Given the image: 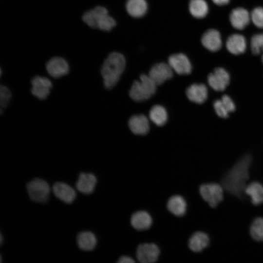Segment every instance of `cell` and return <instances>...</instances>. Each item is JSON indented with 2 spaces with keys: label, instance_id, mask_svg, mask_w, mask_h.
I'll return each instance as SVG.
<instances>
[{
  "label": "cell",
  "instance_id": "obj_6",
  "mask_svg": "<svg viewBox=\"0 0 263 263\" xmlns=\"http://www.w3.org/2000/svg\"><path fill=\"white\" fill-rule=\"evenodd\" d=\"M223 190L222 185L216 183H207L200 186L199 192L203 199L214 208L223 201Z\"/></svg>",
  "mask_w": 263,
  "mask_h": 263
},
{
  "label": "cell",
  "instance_id": "obj_16",
  "mask_svg": "<svg viewBox=\"0 0 263 263\" xmlns=\"http://www.w3.org/2000/svg\"><path fill=\"white\" fill-rule=\"evenodd\" d=\"M201 41L207 50L216 52L222 46V39L220 33L215 29H209L202 36Z\"/></svg>",
  "mask_w": 263,
  "mask_h": 263
},
{
  "label": "cell",
  "instance_id": "obj_13",
  "mask_svg": "<svg viewBox=\"0 0 263 263\" xmlns=\"http://www.w3.org/2000/svg\"><path fill=\"white\" fill-rule=\"evenodd\" d=\"M52 189L58 199L67 204L72 203L76 197L75 189L70 185L63 182H56L54 184Z\"/></svg>",
  "mask_w": 263,
  "mask_h": 263
},
{
  "label": "cell",
  "instance_id": "obj_9",
  "mask_svg": "<svg viewBox=\"0 0 263 263\" xmlns=\"http://www.w3.org/2000/svg\"><path fill=\"white\" fill-rule=\"evenodd\" d=\"M31 84L32 94L41 100L47 98L52 87V83L49 79L38 75L32 78Z\"/></svg>",
  "mask_w": 263,
  "mask_h": 263
},
{
  "label": "cell",
  "instance_id": "obj_29",
  "mask_svg": "<svg viewBox=\"0 0 263 263\" xmlns=\"http://www.w3.org/2000/svg\"><path fill=\"white\" fill-rule=\"evenodd\" d=\"M251 50L255 55L263 53V33L254 35L250 41Z\"/></svg>",
  "mask_w": 263,
  "mask_h": 263
},
{
  "label": "cell",
  "instance_id": "obj_1",
  "mask_svg": "<svg viewBox=\"0 0 263 263\" xmlns=\"http://www.w3.org/2000/svg\"><path fill=\"white\" fill-rule=\"evenodd\" d=\"M252 162V157L249 154L241 158L223 177L221 185L224 189L241 200L244 199Z\"/></svg>",
  "mask_w": 263,
  "mask_h": 263
},
{
  "label": "cell",
  "instance_id": "obj_21",
  "mask_svg": "<svg viewBox=\"0 0 263 263\" xmlns=\"http://www.w3.org/2000/svg\"><path fill=\"white\" fill-rule=\"evenodd\" d=\"M209 242V237L206 233L198 231L189 239L188 246L192 251L199 252L208 246Z\"/></svg>",
  "mask_w": 263,
  "mask_h": 263
},
{
  "label": "cell",
  "instance_id": "obj_7",
  "mask_svg": "<svg viewBox=\"0 0 263 263\" xmlns=\"http://www.w3.org/2000/svg\"><path fill=\"white\" fill-rule=\"evenodd\" d=\"M230 76L229 73L222 67L216 68L212 73L208 75L207 82L209 85L215 91H224L229 84Z\"/></svg>",
  "mask_w": 263,
  "mask_h": 263
},
{
  "label": "cell",
  "instance_id": "obj_14",
  "mask_svg": "<svg viewBox=\"0 0 263 263\" xmlns=\"http://www.w3.org/2000/svg\"><path fill=\"white\" fill-rule=\"evenodd\" d=\"M186 93L189 100L197 104L204 103L208 95L207 89L202 83L191 84L187 89Z\"/></svg>",
  "mask_w": 263,
  "mask_h": 263
},
{
  "label": "cell",
  "instance_id": "obj_22",
  "mask_svg": "<svg viewBox=\"0 0 263 263\" xmlns=\"http://www.w3.org/2000/svg\"><path fill=\"white\" fill-rule=\"evenodd\" d=\"M187 206V203L184 198L178 195L171 196L167 203L169 210L177 216H182L186 213Z\"/></svg>",
  "mask_w": 263,
  "mask_h": 263
},
{
  "label": "cell",
  "instance_id": "obj_33",
  "mask_svg": "<svg viewBox=\"0 0 263 263\" xmlns=\"http://www.w3.org/2000/svg\"><path fill=\"white\" fill-rule=\"evenodd\" d=\"M221 100L229 113L234 112L236 110V105L230 96L225 94L222 97Z\"/></svg>",
  "mask_w": 263,
  "mask_h": 263
},
{
  "label": "cell",
  "instance_id": "obj_34",
  "mask_svg": "<svg viewBox=\"0 0 263 263\" xmlns=\"http://www.w3.org/2000/svg\"><path fill=\"white\" fill-rule=\"evenodd\" d=\"M134 262V261L132 258L127 256H121L118 261V263H132Z\"/></svg>",
  "mask_w": 263,
  "mask_h": 263
},
{
  "label": "cell",
  "instance_id": "obj_5",
  "mask_svg": "<svg viewBox=\"0 0 263 263\" xmlns=\"http://www.w3.org/2000/svg\"><path fill=\"white\" fill-rule=\"evenodd\" d=\"M26 188L29 196L32 201L44 203L48 200L51 188L45 180L35 178L27 183Z\"/></svg>",
  "mask_w": 263,
  "mask_h": 263
},
{
  "label": "cell",
  "instance_id": "obj_23",
  "mask_svg": "<svg viewBox=\"0 0 263 263\" xmlns=\"http://www.w3.org/2000/svg\"><path fill=\"white\" fill-rule=\"evenodd\" d=\"M76 241L79 248L84 251L93 250L97 244L95 235L90 231L79 233L76 237Z\"/></svg>",
  "mask_w": 263,
  "mask_h": 263
},
{
  "label": "cell",
  "instance_id": "obj_28",
  "mask_svg": "<svg viewBox=\"0 0 263 263\" xmlns=\"http://www.w3.org/2000/svg\"><path fill=\"white\" fill-rule=\"evenodd\" d=\"M251 237L258 242H263V218L257 217L253 221L250 227Z\"/></svg>",
  "mask_w": 263,
  "mask_h": 263
},
{
  "label": "cell",
  "instance_id": "obj_25",
  "mask_svg": "<svg viewBox=\"0 0 263 263\" xmlns=\"http://www.w3.org/2000/svg\"><path fill=\"white\" fill-rule=\"evenodd\" d=\"M245 194L251 198L253 205L263 204V186L258 182H253L246 187Z\"/></svg>",
  "mask_w": 263,
  "mask_h": 263
},
{
  "label": "cell",
  "instance_id": "obj_31",
  "mask_svg": "<svg viewBox=\"0 0 263 263\" xmlns=\"http://www.w3.org/2000/svg\"><path fill=\"white\" fill-rule=\"evenodd\" d=\"M11 92L6 86L1 85L0 87V104L2 108L8 105L11 98Z\"/></svg>",
  "mask_w": 263,
  "mask_h": 263
},
{
  "label": "cell",
  "instance_id": "obj_2",
  "mask_svg": "<svg viewBox=\"0 0 263 263\" xmlns=\"http://www.w3.org/2000/svg\"><path fill=\"white\" fill-rule=\"evenodd\" d=\"M125 65V58L121 54L113 52L109 55L101 70L104 85L106 89H111L116 84Z\"/></svg>",
  "mask_w": 263,
  "mask_h": 263
},
{
  "label": "cell",
  "instance_id": "obj_36",
  "mask_svg": "<svg viewBox=\"0 0 263 263\" xmlns=\"http://www.w3.org/2000/svg\"><path fill=\"white\" fill-rule=\"evenodd\" d=\"M2 235L1 234L0 235V243L1 244H2Z\"/></svg>",
  "mask_w": 263,
  "mask_h": 263
},
{
  "label": "cell",
  "instance_id": "obj_8",
  "mask_svg": "<svg viewBox=\"0 0 263 263\" xmlns=\"http://www.w3.org/2000/svg\"><path fill=\"white\" fill-rule=\"evenodd\" d=\"M148 75L157 86L172 77L173 70L169 63L160 62L152 66Z\"/></svg>",
  "mask_w": 263,
  "mask_h": 263
},
{
  "label": "cell",
  "instance_id": "obj_12",
  "mask_svg": "<svg viewBox=\"0 0 263 263\" xmlns=\"http://www.w3.org/2000/svg\"><path fill=\"white\" fill-rule=\"evenodd\" d=\"M48 74L53 77L58 78L67 75L69 72V66L66 60L60 56L51 58L46 64Z\"/></svg>",
  "mask_w": 263,
  "mask_h": 263
},
{
  "label": "cell",
  "instance_id": "obj_24",
  "mask_svg": "<svg viewBox=\"0 0 263 263\" xmlns=\"http://www.w3.org/2000/svg\"><path fill=\"white\" fill-rule=\"evenodd\" d=\"M128 14L134 18L143 17L148 10L146 0H128L126 4Z\"/></svg>",
  "mask_w": 263,
  "mask_h": 263
},
{
  "label": "cell",
  "instance_id": "obj_15",
  "mask_svg": "<svg viewBox=\"0 0 263 263\" xmlns=\"http://www.w3.org/2000/svg\"><path fill=\"white\" fill-rule=\"evenodd\" d=\"M250 15L244 8L238 7L231 12L229 19L232 26L238 30H243L248 24Z\"/></svg>",
  "mask_w": 263,
  "mask_h": 263
},
{
  "label": "cell",
  "instance_id": "obj_20",
  "mask_svg": "<svg viewBox=\"0 0 263 263\" xmlns=\"http://www.w3.org/2000/svg\"><path fill=\"white\" fill-rule=\"evenodd\" d=\"M131 223L136 229L142 230L148 229L152 224V218L149 213L141 210L134 213L131 218Z\"/></svg>",
  "mask_w": 263,
  "mask_h": 263
},
{
  "label": "cell",
  "instance_id": "obj_3",
  "mask_svg": "<svg viewBox=\"0 0 263 263\" xmlns=\"http://www.w3.org/2000/svg\"><path fill=\"white\" fill-rule=\"evenodd\" d=\"M82 19L91 28L104 31H110L116 25L115 20L109 15L107 9L101 6L86 12L82 16Z\"/></svg>",
  "mask_w": 263,
  "mask_h": 263
},
{
  "label": "cell",
  "instance_id": "obj_35",
  "mask_svg": "<svg viewBox=\"0 0 263 263\" xmlns=\"http://www.w3.org/2000/svg\"><path fill=\"white\" fill-rule=\"evenodd\" d=\"M216 5L219 6H223L228 4L230 0H212Z\"/></svg>",
  "mask_w": 263,
  "mask_h": 263
},
{
  "label": "cell",
  "instance_id": "obj_18",
  "mask_svg": "<svg viewBox=\"0 0 263 263\" xmlns=\"http://www.w3.org/2000/svg\"><path fill=\"white\" fill-rule=\"evenodd\" d=\"M129 127L133 133L137 135L146 134L150 130L148 119L143 114L132 116L129 120Z\"/></svg>",
  "mask_w": 263,
  "mask_h": 263
},
{
  "label": "cell",
  "instance_id": "obj_27",
  "mask_svg": "<svg viewBox=\"0 0 263 263\" xmlns=\"http://www.w3.org/2000/svg\"><path fill=\"white\" fill-rule=\"evenodd\" d=\"M150 118L156 125L162 126L167 121L168 114L167 111L161 105H154L150 110Z\"/></svg>",
  "mask_w": 263,
  "mask_h": 263
},
{
  "label": "cell",
  "instance_id": "obj_17",
  "mask_svg": "<svg viewBox=\"0 0 263 263\" xmlns=\"http://www.w3.org/2000/svg\"><path fill=\"white\" fill-rule=\"evenodd\" d=\"M96 183L97 179L94 174L82 172L79 175L76 188L80 192L88 194L93 192Z\"/></svg>",
  "mask_w": 263,
  "mask_h": 263
},
{
  "label": "cell",
  "instance_id": "obj_11",
  "mask_svg": "<svg viewBox=\"0 0 263 263\" xmlns=\"http://www.w3.org/2000/svg\"><path fill=\"white\" fill-rule=\"evenodd\" d=\"M168 63L178 75H188L191 72V64L188 57L182 53L171 55L168 59Z\"/></svg>",
  "mask_w": 263,
  "mask_h": 263
},
{
  "label": "cell",
  "instance_id": "obj_32",
  "mask_svg": "<svg viewBox=\"0 0 263 263\" xmlns=\"http://www.w3.org/2000/svg\"><path fill=\"white\" fill-rule=\"evenodd\" d=\"M213 106L216 114L219 117L223 118H226L228 117L229 112L221 100H215L213 103Z\"/></svg>",
  "mask_w": 263,
  "mask_h": 263
},
{
  "label": "cell",
  "instance_id": "obj_30",
  "mask_svg": "<svg viewBox=\"0 0 263 263\" xmlns=\"http://www.w3.org/2000/svg\"><path fill=\"white\" fill-rule=\"evenodd\" d=\"M250 18L254 24L259 28H263V8L257 7L251 14Z\"/></svg>",
  "mask_w": 263,
  "mask_h": 263
},
{
  "label": "cell",
  "instance_id": "obj_10",
  "mask_svg": "<svg viewBox=\"0 0 263 263\" xmlns=\"http://www.w3.org/2000/svg\"><path fill=\"white\" fill-rule=\"evenodd\" d=\"M160 250L154 244H142L137 247L136 256L138 261L143 263L156 262L159 257Z\"/></svg>",
  "mask_w": 263,
  "mask_h": 263
},
{
  "label": "cell",
  "instance_id": "obj_4",
  "mask_svg": "<svg viewBox=\"0 0 263 263\" xmlns=\"http://www.w3.org/2000/svg\"><path fill=\"white\" fill-rule=\"evenodd\" d=\"M157 85L148 75L143 74L139 80L132 83L129 92L132 99L135 101H143L149 99L156 90Z\"/></svg>",
  "mask_w": 263,
  "mask_h": 263
},
{
  "label": "cell",
  "instance_id": "obj_26",
  "mask_svg": "<svg viewBox=\"0 0 263 263\" xmlns=\"http://www.w3.org/2000/svg\"><path fill=\"white\" fill-rule=\"evenodd\" d=\"M189 11L194 17L201 19L207 16L208 7L205 0H190L189 3Z\"/></svg>",
  "mask_w": 263,
  "mask_h": 263
},
{
  "label": "cell",
  "instance_id": "obj_19",
  "mask_svg": "<svg viewBox=\"0 0 263 263\" xmlns=\"http://www.w3.org/2000/svg\"><path fill=\"white\" fill-rule=\"evenodd\" d=\"M226 47L231 54L238 55L244 53L246 48V41L245 38L240 34H232L227 38Z\"/></svg>",
  "mask_w": 263,
  "mask_h": 263
}]
</instances>
